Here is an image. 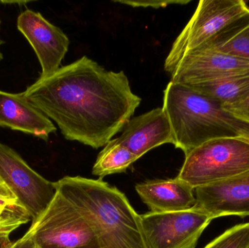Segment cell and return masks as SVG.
Returning <instances> with one entry per match:
<instances>
[{
	"instance_id": "1",
	"label": "cell",
	"mask_w": 249,
	"mask_h": 248,
	"mask_svg": "<svg viewBox=\"0 0 249 248\" xmlns=\"http://www.w3.org/2000/svg\"><path fill=\"white\" fill-rule=\"evenodd\" d=\"M23 93L66 139L93 149L121 132L142 101L124 71H108L86 55L39 77Z\"/></svg>"
},
{
	"instance_id": "2",
	"label": "cell",
	"mask_w": 249,
	"mask_h": 248,
	"mask_svg": "<svg viewBox=\"0 0 249 248\" xmlns=\"http://www.w3.org/2000/svg\"><path fill=\"white\" fill-rule=\"evenodd\" d=\"M54 184L89 221L101 248H148L141 215L119 189L80 176H66Z\"/></svg>"
},
{
	"instance_id": "3",
	"label": "cell",
	"mask_w": 249,
	"mask_h": 248,
	"mask_svg": "<svg viewBox=\"0 0 249 248\" xmlns=\"http://www.w3.org/2000/svg\"><path fill=\"white\" fill-rule=\"evenodd\" d=\"M176 148L184 154L210 140L241 137L249 139V124L235 117L216 100L184 84L170 82L163 106Z\"/></svg>"
},
{
	"instance_id": "4",
	"label": "cell",
	"mask_w": 249,
	"mask_h": 248,
	"mask_svg": "<svg viewBox=\"0 0 249 248\" xmlns=\"http://www.w3.org/2000/svg\"><path fill=\"white\" fill-rule=\"evenodd\" d=\"M249 171V139L210 140L185 154L177 177L196 189L229 180Z\"/></svg>"
},
{
	"instance_id": "5",
	"label": "cell",
	"mask_w": 249,
	"mask_h": 248,
	"mask_svg": "<svg viewBox=\"0 0 249 248\" xmlns=\"http://www.w3.org/2000/svg\"><path fill=\"white\" fill-rule=\"evenodd\" d=\"M249 11L242 0H201L165 58L164 68L171 75L182 58Z\"/></svg>"
},
{
	"instance_id": "6",
	"label": "cell",
	"mask_w": 249,
	"mask_h": 248,
	"mask_svg": "<svg viewBox=\"0 0 249 248\" xmlns=\"http://www.w3.org/2000/svg\"><path fill=\"white\" fill-rule=\"evenodd\" d=\"M39 248L99 246L94 231L78 209L56 190L48 208L27 231Z\"/></svg>"
},
{
	"instance_id": "7",
	"label": "cell",
	"mask_w": 249,
	"mask_h": 248,
	"mask_svg": "<svg viewBox=\"0 0 249 248\" xmlns=\"http://www.w3.org/2000/svg\"><path fill=\"white\" fill-rule=\"evenodd\" d=\"M148 248H196L212 221L195 209L171 213H147L141 215Z\"/></svg>"
},
{
	"instance_id": "8",
	"label": "cell",
	"mask_w": 249,
	"mask_h": 248,
	"mask_svg": "<svg viewBox=\"0 0 249 248\" xmlns=\"http://www.w3.org/2000/svg\"><path fill=\"white\" fill-rule=\"evenodd\" d=\"M0 179L35 221L56 193L53 182L34 170L13 149L0 142Z\"/></svg>"
},
{
	"instance_id": "9",
	"label": "cell",
	"mask_w": 249,
	"mask_h": 248,
	"mask_svg": "<svg viewBox=\"0 0 249 248\" xmlns=\"http://www.w3.org/2000/svg\"><path fill=\"white\" fill-rule=\"evenodd\" d=\"M17 27L37 56L42 68L39 77H48L56 71L68 51V36L40 13L29 9L19 15Z\"/></svg>"
},
{
	"instance_id": "10",
	"label": "cell",
	"mask_w": 249,
	"mask_h": 248,
	"mask_svg": "<svg viewBox=\"0 0 249 248\" xmlns=\"http://www.w3.org/2000/svg\"><path fill=\"white\" fill-rule=\"evenodd\" d=\"M247 74L249 61L201 46L182 58L171 74V81L187 85Z\"/></svg>"
},
{
	"instance_id": "11",
	"label": "cell",
	"mask_w": 249,
	"mask_h": 248,
	"mask_svg": "<svg viewBox=\"0 0 249 248\" xmlns=\"http://www.w3.org/2000/svg\"><path fill=\"white\" fill-rule=\"evenodd\" d=\"M193 208L212 220L227 215H249V171L229 180L195 189Z\"/></svg>"
},
{
	"instance_id": "12",
	"label": "cell",
	"mask_w": 249,
	"mask_h": 248,
	"mask_svg": "<svg viewBox=\"0 0 249 248\" xmlns=\"http://www.w3.org/2000/svg\"><path fill=\"white\" fill-rule=\"evenodd\" d=\"M117 139L138 159L162 144H174L169 119L162 107L132 117Z\"/></svg>"
},
{
	"instance_id": "13",
	"label": "cell",
	"mask_w": 249,
	"mask_h": 248,
	"mask_svg": "<svg viewBox=\"0 0 249 248\" xmlns=\"http://www.w3.org/2000/svg\"><path fill=\"white\" fill-rule=\"evenodd\" d=\"M0 127L21 131L45 141L56 131L52 121L34 106L24 93L0 90Z\"/></svg>"
},
{
	"instance_id": "14",
	"label": "cell",
	"mask_w": 249,
	"mask_h": 248,
	"mask_svg": "<svg viewBox=\"0 0 249 248\" xmlns=\"http://www.w3.org/2000/svg\"><path fill=\"white\" fill-rule=\"evenodd\" d=\"M136 190L152 213L186 211L196 203L194 188L178 177L138 183Z\"/></svg>"
},
{
	"instance_id": "15",
	"label": "cell",
	"mask_w": 249,
	"mask_h": 248,
	"mask_svg": "<svg viewBox=\"0 0 249 248\" xmlns=\"http://www.w3.org/2000/svg\"><path fill=\"white\" fill-rule=\"evenodd\" d=\"M202 46L249 61V11Z\"/></svg>"
},
{
	"instance_id": "16",
	"label": "cell",
	"mask_w": 249,
	"mask_h": 248,
	"mask_svg": "<svg viewBox=\"0 0 249 248\" xmlns=\"http://www.w3.org/2000/svg\"><path fill=\"white\" fill-rule=\"evenodd\" d=\"M186 86L216 100L225 108L238 103L248 94L249 74L231 76L209 83Z\"/></svg>"
},
{
	"instance_id": "17",
	"label": "cell",
	"mask_w": 249,
	"mask_h": 248,
	"mask_svg": "<svg viewBox=\"0 0 249 248\" xmlns=\"http://www.w3.org/2000/svg\"><path fill=\"white\" fill-rule=\"evenodd\" d=\"M31 221L30 214L0 179V248H7L11 234Z\"/></svg>"
},
{
	"instance_id": "18",
	"label": "cell",
	"mask_w": 249,
	"mask_h": 248,
	"mask_svg": "<svg viewBox=\"0 0 249 248\" xmlns=\"http://www.w3.org/2000/svg\"><path fill=\"white\" fill-rule=\"evenodd\" d=\"M139 160L117 138L111 140L99 153L92 173L102 179L105 176L124 173Z\"/></svg>"
},
{
	"instance_id": "19",
	"label": "cell",
	"mask_w": 249,
	"mask_h": 248,
	"mask_svg": "<svg viewBox=\"0 0 249 248\" xmlns=\"http://www.w3.org/2000/svg\"><path fill=\"white\" fill-rule=\"evenodd\" d=\"M249 246V223H246L226 230L203 248H247Z\"/></svg>"
},
{
	"instance_id": "20",
	"label": "cell",
	"mask_w": 249,
	"mask_h": 248,
	"mask_svg": "<svg viewBox=\"0 0 249 248\" xmlns=\"http://www.w3.org/2000/svg\"><path fill=\"white\" fill-rule=\"evenodd\" d=\"M114 2L121 3L133 7H152L161 8L169 4H185L190 2L187 0H117Z\"/></svg>"
},
{
	"instance_id": "21",
	"label": "cell",
	"mask_w": 249,
	"mask_h": 248,
	"mask_svg": "<svg viewBox=\"0 0 249 248\" xmlns=\"http://www.w3.org/2000/svg\"><path fill=\"white\" fill-rule=\"evenodd\" d=\"M232 115L249 124V92L248 94L238 103L224 108Z\"/></svg>"
},
{
	"instance_id": "22",
	"label": "cell",
	"mask_w": 249,
	"mask_h": 248,
	"mask_svg": "<svg viewBox=\"0 0 249 248\" xmlns=\"http://www.w3.org/2000/svg\"><path fill=\"white\" fill-rule=\"evenodd\" d=\"M5 248H39L30 234L26 232L21 238L10 243Z\"/></svg>"
},
{
	"instance_id": "23",
	"label": "cell",
	"mask_w": 249,
	"mask_h": 248,
	"mask_svg": "<svg viewBox=\"0 0 249 248\" xmlns=\"http://www.w3.org/2000/svg\"><path fill=\"white\" fill-rule=\"evenodd\" d=\"M4 43V41L1 39V38L0 37V47L1 46V45H3V44ZM3 59V55L2 53H1V50H0V62H1V61H2Z\"/></svg>"
},
{
	"instance_id": "24",
	"label": "cell",
	"mask_w": 249,
	"mask_h": 248,
	"mask_svg": "<svg viewBox=\"0 0 249 248\" xmlns=\"http://www.w3.org/2000/svg\"><path fill=\"white\" fill-rule=\"evenodd\" d=\"M102 248L99 246H92V247H87V248Z\"/></svg>"
},
{
	"instance_id": "25",
	"label": "cell",
	"mask_w": 249,
	"mask_h": 248,
	"mask_svg": "<svg viewBox=\"0 0 249 248\" xmlns=\"http://www.w3.org/2000/svg\"><path fill=\"white\" fill-rule=\"evenodd\" d=\"M0 23H1V20H0Z\"/></svg>"
},
{
	"instance_id": "26",
	"label": "cell",
	"mask_w": 249,
	"mask_h": 248,
	"mask_svg": "<svg viewBox=\"0 0 249 248\" xmlns=\"http://www.w3.org/2000/svg\"><path fill=\"white\" fill-rule=\"evenodd\" d=\"M249 248V247H248V248Z\"/></svg>"
}]
</instances>
